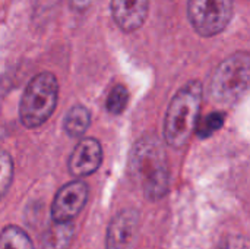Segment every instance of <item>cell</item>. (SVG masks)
Returning a JSON list of instances; mask_svg holds the SVG:
<instances>
[{
  "label": "cell",
  "instance_id": "6da1fadb",
  "mask_svg": "<svg viewBox=\"0 0 250 249\" xmlns=\"http://www.w3.org/2000/svg\"><path fill=\"white\" fill-rule=\"evenodd\" d=\"M129 169L133 181L148 200L157 201L167 194L170 182L168 163L166 150L157 136L146 135L135 144Z\"/></svg>",
  "mask_w": 250,
  "mask_h": 249
},
{
  "label": "cell",
  "instance_id": "7a4b0ae2",
  "mask_svg": "<svg viewBox=\"0 0 250 249\" xmlns=\"http://www.w3.org/2000/svg\"><path fill=\"white\" fill-rule=\"evenodd\" d=\"M202 92V84L199 81H190L170 101L164 119V139L170 147L176 150L183 148L192 134H195Z\"/></svg>",
  "mask_w": 250,
  "mask_h": 249
},
{
  "label": "cell",
  "instance_id": "3957f363",
  "mask_svg": "<svg viewBox=\"0 0 250 249\" xmlns=\"http://www.w3.org/2000/svg\"><path fill=\"white\" fill-rule=\"evenodd\" d=\"M59 100V82L51 72L35 75L26 85L21 104L19 116L23 126L34 129L47 122L54 113Z\"/></svg>",
  "mask_w": 250,
  "mask_h": 249
},
{
  "label": "cell",
  "instance_id": "277c9868",
  "mask_svg": "<svg viewBox=\"0 0 250 249\" xmlns=\"http://www.w3.org/2000/svg\"><path fill=\"white\" fill-rule=\"evenodd\" d=\"M250 56L248 51H237L223 60L212 73L209 92L223 104L239 101L249 88Z\"/></svg>",
  "mask_w": 250,
  "mask_h": 249
},
{
  "label": "cell",
  "instance_id": "5b68a950",
  "mask_svg": "<svg viewBox=\"0 0 250 249\" xmlns=\"http://www.w3.org/2000/svg\"><path fill=\"white\" fill-rule=\"evenodd\" d=\"M188 15L195 31L202 37L223 32L233 16V0H189Z\"/></svg>",
  "mask_w": 250,
  "mask_h": 249
},
{
  "label": "cell",
  "instance_id": "8992f818",
  "mask_svg": "<svg viewBox=\"0 0 250 249\" xmlns=\"http://www.w3.org/2000/svg\"><path fill=\"white\" fill-rule=\"evenodd\" d=\"M88 200V186L82 181H72L57 192L51 204V217L59 225L72 222Z\"/></svg>",
  "mask_w": 250,
  "mask_h": 249
},
{
  "label": "cell",
  "instance_id": "52a82bcc",
  "mask_svg": "<svg viewBox=\"0 0 250 249\" xmlns=\"http://www.w3.org/2000/svg\"><path fill=\"white\" fill-rule=\"evenodd\" d=\"M103 161V147L95 138H83L73 148L69 158V172L75 178L92 175Z\"/></svg>",
  "mask_w": 250,
  "mask_h": 249
},
{
  "label": "cell",
  "instance_id": "ba28073f",
  "mask_svg": "<svg viewBox=\"0 0 250 249\" xmlns=\"http://www.w3.org/2000/svg\"><path fill=\"white\" fill-rule=\"evenodd\" d=\"M139 214L135 210L119 213L108 226L107 249H132L138 238Z\"/></svg>",
  "mask_w": 250,
  "mask_h": 249
},
{
  "label": "cell",
  "instance_id": "9c48e42d",
  "mask_svg": "<svg viewBox=\"0 0 250 249\" xmlns=\"http://www.w3.org/2000/svg\"><path fill=\"white\" fill-rule=\"evenodd\" d=\"M149 0H111V13L117 26L125 32H133L146 19Z\"/></svg>",
  "mask_w": 250,
  "mask_h": 249
},
{
  "label": "cell",
  "instance_id": "30bf717a",
  "mask_svg": "<svg viewBox=\"0 0 250 249\" xmlns=\"http://www.w3.org/2000/svg\"><path fill=\"white\" fill-rule=\"evenodd\" d=\"M89 125H91V113L85 106H81V104L73 106L67 112L64 122H63V128L66 134L72 138L82 136L89 128Z\"/></svg>",
  "mask_w": 250,
  "mask_h": 249
},
{
  "label": "cell",
  "instance_id": "8fae6325",
  "mask_svg": "<svg viewBox=\"0 0 250 249\" xmlns=\"http://www.w3.org/2000/svg\"><path fill=\"white\" fill-rule=\"evenodd\" d=\"M0 249H34V245L22 229L7 226L0 233Z\"/></svg>",
  "mask_w": 250,
  "mask_h": 249
},
{
  "label": "cell",
  "instance_id": "7c38bea8",
  "mask_svg": "<svg viewBox=\"0 0 250 249\" xmlns=\"http://www.w3.org/2000/svg\"><path fill=\"white\" fill-rule=\"evenodd\" d=\"M129 103V91L125 85L117 84L108 92L105 107L111 114H122Z\"/></svg>",
  "mask_w": 250,
  "mask_h": 249
},
{
  "label": "cell",
  "instance_id": "4fadbf2b",
  "mask_svg": "<svg viewBox=\"0 0 250 249\" xmlns=\"http://www.w3.org/2000/svg\"><path fill=\"white\" fill-rule=\"evenodd\" d=\"M223 125H224V114L220 112H214V113H209L208 116H205L204 119L198 120L195 132L198 134L199 138H208L215 131L223 128Z\"/></svg>",
  "mask_w": 250,
  "mask_h": 249
},
{
  "label": "cell",
  "instance_id": "5bb4252c",
  "mask_svg": "<svg viewBox=\"0 0 250 249\" xmlns=\"http://www.w3.org/2000/svg\"><path fill=\"white\" fill-rule=\"evenodd\" d=\"M13 179V161L9 153L0 150V201L7 194Z\"/></svg>",
  "mask_w": 250,
  "mask_h": 249
},
{
  "label": "cell",
  "instance_id": "9a60e30c",
  "mask_svg": "<svg viewBox=\"0 0 250 249\" xmlns=\"http://www.w3.org/2000/svg\"><path fill=\"white\" fill-rule=\"evenodd\" d=\"M218 249H249V245L243 236H230L220 245Z\"/></svg>",
  "mask_w": 250,
  "mask_h": 249
},
{
  "label": "cell",
  "instance_id": "2e32d148",
  "mask_svg": "<svg viewBox=\"0 0 250 249\" xmlns=\"http://www.w3.org/2000/svg\"><path fill=\"white\" fill-rule=\"evenodd\" d=\"M94 1H95V0H69V3H70L72 9L79 10V12H82V10L88 9Z\"/></svg>",
  "mask_w": 250,
  "mask_h": 249
}]
</instances>
